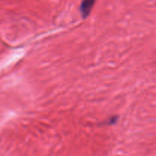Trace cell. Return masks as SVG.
I'll use <instances>...</instances> for the list:
<instances>
[{
    "label": "cell",
    "mask_w": 156,
    "mask_h": 156,
    "mask_svg": "<svg viewBox=\"0 0 156 156\" xmlns=\"http://www.w3.org/2000/svg\"><path fill=\"white\" fill-rule=\"evenodd\" d=\"M94 4V1H85L82 2L81 4L80 10L83 18H86L90 14L91 9L93 7V5Z\"/></svg>",
    "instance_id": "1"
}]
</instances>
